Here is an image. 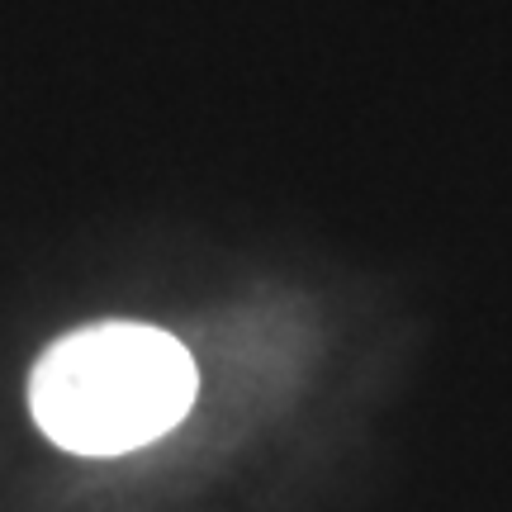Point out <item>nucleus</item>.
<instances>
[{
	"label": "nucleus",
	"instance_id": "nucleus-1",
	"mask_svg": "<svg viewBox=\"0 0 512 512\" xmlns=\"http://www.w3.org/2000/svg\"><path fill=\"white\" fill-rule=\"evenodd\" d=\"M195 403V361L162 328L95 323L43 351L34 422L76 456H124L166 437Z\"/></svg>",
	"mask_w": 512,
	"mask_h": 512
}]
</instances>
